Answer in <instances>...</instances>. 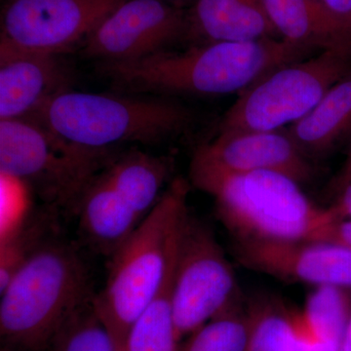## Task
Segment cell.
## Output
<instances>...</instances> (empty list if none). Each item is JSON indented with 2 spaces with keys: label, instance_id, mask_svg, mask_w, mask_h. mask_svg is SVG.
<instances>
[{
  "label": "cell",
  "instance_id": "1",
  "mask_svg": "<svg viewBox=\"0 0 351 351\" xmlns=\"http://www.w3.org/2000/svg\"><path fill=\"white\" fill-rule=\"evenodd\" d=\"M308 51L281 38L198 43L182 52L165 50L137 61L100 63L113 86L126 93L217 96L244 91Z\"/></svg>",
  "mask_w": 351,
  "mask_h": 351
},
{
  "label": "cell",
  "instance_id": "2",
  "mask_svg": "<svg viewBox=\"0 0 351 351\" xmlns=\"http://www.w3.org/2000/svg\"><path fill=\"white\" fill-rule=\"evenodd\" d=\"M189 180L213 198L217 217L234 242L314 240L335 223L329 208L316 205L299 182L279 173L230 172L195 152Z\"/></svg>",
  "mask_w": 351,
  "mask_h": 351
},
{
  "label": "cell",
  "instance_id": "3",
  "mask_svg": "<svg viewBox=\"0 0 351 351\" xmlns=\"http://www.w3.org/2000/svg\"><path fill=\"white\" fill-rule=\"evenodd\" d=\"M191 184L173 179L154 209L143 219L130 239L110 258L107 283L93 304L119 351L140 314L161 288L189 211Z\"/></svg>",
  "mask_w": 351,
  "mask_h": 351
},
{
  "label": "cell",
  "instance_id": "4",
  "mask_svg": "<svg viewBox=\"0 0 351 351\" xmlns=\"http://www.w3.org/2000/svg\"><path fill=\"white\" fill-rule=\"evenodd\" d=\"M29 117L69 144L108 154L119 145L158 144L184 133L193 121L189 108L164 97L71 90L50 99Z\"/></svg>",
  "mask_w": 351,
  "mask_h": 351
},
{
  "label": "cell",
  "instance_id": "5",
  "mask_svg": "<svg viewBox=\"0 0 351 351\" xmlns=\"http://www.w3.org/2000/svg\"><path fill=\"white\" fill-rule=\"evenodd\" d=\"M0 335L8 345L49 348L78 307L94 297L87 267L73 245L47 239L0 292Z\"/></svg>",
  "mask_w": 351,
  "mask_h": 351
},
{
  "label": "cell",
  "instance_id": "6",
  "mask_svg": "<svg viewBox=\"0 0 351 351\" xmlns=\"http://www.w3.org/2000/svg\"><path fill=\"white\" fill-rule=\"evenodd\" d=\"M115 156L69 144L32 117L0 120V174L75 215L85 189Z\"/></svg>",
  "mask_w": 351,
  "mask_h": 351
},
{
  "label": "cell",
  "instance_id": "7",
  "mask_svg": "<svg viewBox=\"0 0 351 351\" xmlns=\"http://www.w3.org/2000/svg\"><path fill=\"white\" fill-rule=\"evenodd\" d=\"M351 71V56L323 51L274 69L241 92L219 125V134L279 130L311 112Z\"/></svg>",
  "mask_w": 351,
  "mask_h": 351
},
{
  "label": "cell",
  "instance_id": "8",
  "mask_svg": "<svg viewBox=\"0 0 351 351\" xmlns=\"http://www.w3.org/2000/svg\"><path fill=\"white\" fill-rule=\"evenodd\" d=\"M241 297L234 270L213 230L189 213L178 241L173 283L179 341Z\"/></svg>",
  "mask_w": 351,
  "mask_h": 351
},
{
  "label": "cell",
  "instance_id": "9",
  "mask_svg": "<svg viewBox=\"0 0 351 351\" xmlns=\"http://www.w3.org/2000/svg\"><path fill=\"white\" fill-rule=\"evenodd\" d=\"M127 0H8L0 43L20 49L64 54L82 45Z\"/></svg>",
  "mask_w": 351,
  "mask_h": 351
},
{
  "label": "cell",
  "instance_id": "10",
  "mask_svg": "<svg viewBox=\"0 0 351 351\" xmlns=\"http://www.w3.org/2000/svg\"><path fill=\"white\" fill-rule=\"evenodd\" d=\"M188 14L165 0H127L82 44V55L100 63L137 61L188 36Z\"/></svg>",
  "mask_w": 351,
  "mask_h": 351
},
{
  "label": "cell",
  "instance_id": "11",
  "mask_svg": "<svg viewBox=\"0 0 351 351\" xmlns=\"http://www.w3.org/2000/svg\"><path fill=\"white\" fill-rule=\"evenodd\" d=\"M246 269L288 282L351 290V247L324 240L234 242Z\"/></svg>",
  "mask_w": 351,
  "mask_h": 351
},
{
  "label": "cell",
  "instance_id": "12",
  "mask_svg": "<svg viewBox=\"0 0 351 351\" xmlns=\"http://www.w3.org/2000/svg\"><path fill=\"white\" fill-rule=\"evenodd\" d=\"M196 152L221 169L234 173L270 171L300 184L313 179L315 168L286 132L219 134Z\"/></svg>",
  "mask_w": 351,
  "mask_h": 351
},
{
  "label": "cell",
  "instance_id": "13",
  "mask_svg": "<svg viewBox=\"0 0 351 351\" xmlns=\"http://www.w3.org/2000/svg\"><path fill=\"white\" fill-rule=\"evenodd\" d=\"M69 80L59 56L0 43V120L31 117L69 90Z\"/></svg>",
  "mask_w": 351,
  "mask_h": 351
},
{
  "label": "cell",
  "instance_id": "14",
  "mask_svg": "<svg viewBox=\"0 0 351 351\" xmlns=\"http://www.w3.org/2000/svg\"><path fill=\"white\" fill-rule=\"evenodd\" d=\"M75 215L85 241L97 253L108 258L130 239L143 221L103 171L85 189Z\"/></svg>",
  "mask_w": 351,
  "mask_h": 351
},
{
  "label": "cell",
  "instance_id": "15",
  "mask_svg": "<svg viewBox=\"0 0 351 351\" xmlns=\"http://www.w3.org/2000/svg\"><path fill=\"white\" fill-rule=\"evenodd\" d=\"M279 38L308 51H335L351 56V29L315 0H263Z\"/></svg>",
  "mask_w": 351,
  "mask_h": 351
},
{
  "label": "cell",
  "instance_id": "16",
  "mask_svg": "<svg viewBox=\"0 0 351 351\" xmlns=\"http://www.w3.org/2000/svg\"><path fill=\"white\" fill-rule=\"evenodd\" d=\"M188 20V36L201 43L279 38L263 0H196Z\"/></svg>",
  "mask_w": 351,
  "mask_h": 351
},
{
  "label": "cell",
  "instance_id": "17",
  "mask_svg": "<svg viewBox=\"0 0 351 351\" xmlns=\"http://www.w3.org/2000/svg\"><path fill=\"white\" fill-rule=\"evenodd\" d=\"M286 133L311 160L326 156L341 141L351 138V71Z\"/></svg>",
  "mask_w": 351,
  "mask_h": 351
},
{
  "label": "cell",
  "instance_id": "18",
  "mask_svg": "<svg viewBox=\"0 0 351 351\" xmlns=\"http://www.w3.org/2000/svg\"><path fill=\"white\" fill-rule=\"evenodd\" d=\"M173 170L174 160L169 156L130 149L113 157L103 174L138 217L144 219L162 196Z\"/></svg>",
  "mask_w": 351,
  "mask_h": 351
},
{
  "label": "cell",
  "instance_id": "19",
  "mask_svg": "<svg viewBox=\"0 0 351 351\" xmlns=\"http://www.w3.org/2000/svg\"><path fill=\"white\" fill-rule=\"evenodd\" d=\"M247 309L250 327L245 351H301L298 313L270 297L254 298Z\"/></svg>",
  "mask_w": 351,
  "mask_h": 351
},
{
  "label": "cell",
  "instance_id": "20",
  "mask_svg": "<svg viewBox=\"0 0 351 351\" xmlns=\"http://www.w3.org/2000/svg\"><path fill=\"white\" fill-rule=\"evenodd\" d=\"M175 260L176 253L158 293L132 325L124 351H179L173 311Z\"/></svg>",
  "mask_w": 351,
  "mask_h": 351
},
{
  "label": "cell",
  "instance_id": "21",
  "mask_svg": "<svg viewBox=\"0 0 351 351\" xmlns=\"http://www.w3.org/2000/svg\"><path fill=\"white\" fill-rule=\"evenodd\" d=\"M249 327L247 302L241 297L191 332L179 351H245Z\"/></svg>",
  "mask_w": 351,
  "mask_h": 351
},
{
  "label": "cell",
  "instance_id": "22",
  "mask_svg": "<svg viewBox=\"0 0 351 351\" xmlns=\"http://www.w3.org/2000/svg\"><path fill=\"white\" fill-rule=\"evenodd\" d=\"M350 314V289L316 286L307 295L301 316L316 338L341 346Z\"/></svg>",
  "mask_w": 351,
  "mask_h": 351
},
{
  "label": "cell",
  "instance_id": "23",
  "mask_svg": "<svg viewBox=\"0 0 351 351\" xmlns=\"http://www.w3.org/2000/svg\"><path fill=\"white\" fill-rule=\"evenodd\" d=\"M93 298L78 307L64 322L51 341L50 351H119L97 315Z\"/></svg>",
  "mask_w": 351,
  "mask_h": 351
},
{
  "label": "cell",
  "instance_id": "24",
  "mask_svg": "<svg viewBox=\"0 0 351 351\" xmlns=\"http://www.w3.org/2000/svg\"><path fill=\"white\" fill-rule=\"evenodd\" d=\"M0 244L22 232L32 221V191L19 179L0 174Z\"/></svg>",
  "mask_w": 351,
  "mask_h": 351
},
{
  "label": "cell",
  "instance_id": "25",
  "mask_svg": "<svg viewBox=\"0 0 351 351\" xmlns=\"http://www.w3.org/2000/svg\"><path fill=\"white\" fill-rule=\"evenodd\" d=\"M34 219L22 232L0 244V292L11 282L32 254L47 239L46 219Z\"/></svg>",
  "mask_w": 351,
  "mask_h": 351
},
{
  "label": "cell",
  "instance_id": "26",
  "mask_svg": "<svg viewBox=\"0 0 351 351\" xmlns=\"http://www.w3.org/2000/svg\"><path fill=\"white\" fill-rule=\"evenodd\" d=\"M336 198L327 206L331 212L335 223L351 219V179L335 191Z\"/></svg>",
  "mask_w": 351,
  "mask_h": 351
},
{
  "label": "cell",
  "instance_id": "27",
  "mask_svg": "<svg viewBox=\"0 0 351 351\" xmlns=\"http://www.w3.org/2000/svg\"><path fill=\"white\" fill-rule=\"evenodd\" d=\"M314 240H324L351 247V219L326 226Z\"/></svg>",
  "mask_w": 351,
  "mask_h": 351
},
{
  "label": "cell",
  "instance_id": "28",
  "mask_svg": "<svg viewBox=\"0 0 351 351\" xmlns=\"http://www.w3.org/2000/svg\"><path fill=\"white\" fill-rule=\"evenodd\" d=\"M298 324L301 334V351H339V346L337 343L316 338L307 329L302 319L301 313H298Z\"/></svg>",
  "mask_w": 351,
  "mask_h": 351
},
{
  "label": "cell",
  "instance_id": "29",
  "mask_svg": "<svg viewBox=\"0 0 351 351\" xmlns=\"http://www.w3.org/2000/svg\"><path fill=\"white\" fill-rule=\"evenodd\" d=\"M335 19L351 29V0H315Z\"/></svg>",
  "mask_w": 351,
  "mask_h": 351
},
{
  "label": "cell",
  "instance_id": "30",
  "mask_svg": "<svg viewBox=\"0 0 351 351\" xmlns=\"http://www.w3.org/2000/svg\"><path fill=\"white\" fill-rule=\"evenodd\" d=\"M351 179V138H350V149H348V156H346V159L345 163H343V168H341V171L338 176L335 178L334 181H332L331 189L332 191H336L339 186H341V184H345L346 182H348V180Z\"/></svg>",
  "mask_w": 351,
  "mask_h": 351
},
{
  "label": "cell",
  "instance_id": "31",
  "mask_svg": "<svg viewBox=\"0 0 351 351\" xmlns=\"http://www.w3.org/2000/svg\"><path fill=\"white\" fill-rule=\"evenodd\" d=\"M339 351H351V314L341 339Z\"/></svg>",
  "mask_w": 351,
  "mask_h": 351
},
{
  "label": "cell",
  "instance_id": "32",
  "mask_svg": "<svg viewBox=\"0 0 351 351\" xmlns=\"http://www.w3.org/2000/svg\"><path fill=\"white\" fill-rule=\"evenodd\" d=\"M3 351H9V350H3Z\"/></svg>",
  "mask_w": 351,
  "mask_h": 351
},
{
  "label": "cell",
  "instance_id": "33",
  "mask_svg": "<svg viewBox=\"0 0 351 351\" xmlns=\"http://www.w3.org/2000/svg\"><path fill=\"white\" fill-rule=\"evenodd\" d=\"M7 1H8V0H7Z\"/></svg>",
  "mask_w": 351,
  "mask_h": 351
}]
</instances>
